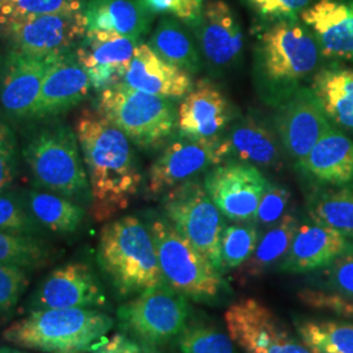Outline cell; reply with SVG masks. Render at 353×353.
<instances>
[{
    "instance_id": "cell-1",
    "label": "cell",
    "mask_w": 353,
    "mask_h": 353,
    "mask_svg": "<svg viewBox=\"0 0 353 353\" xmlns=\"http://www.w3.org/2000/svg\"><path fill=\"white\" fill-rule=\"evenodd\" d=\"M90 190V214L97 223L113 220L139 192L143 176L131 140L97 110L84 109L75 121Z\"/></svg>"
},
{
    "instance_id": "cell-2",
    "label": "cell",
    "mask_w": 353,
    "mask_h": 353,
    "mask_svg": "<svg viewBox=\"0 0 353 353\" xmlns=\"http://www.w3.org/2000/svg\"><path fill=\"white\" fill-rule=\"evenodd\" d=\"M321 57L313 32L297 19L268 26L254 49L252 77L261 99L278 108L316 72Z\"/></svg>"
},
{
    "instance_id": "cell-3",
    "label": "cell",
    "mask_w": 353,
    "mask_h": 353,
    "mask_svg": "<svg viewBox=\"0 0 353 353\" xmlns=\"http://www.w3.org/2000/svg\"><path fill=\"white\" fill-rule=\"evenodd\" d=\"M113 318L93 307L30 312L4 330L3 339L46 353H83L100 350L113 328Z\"/></svg>"
},
{
    "instance_id": "cell-4",
    "label": "cell",
    "mask_w": 353,
    "mask_h": 353,
    "mask_svg": "<svg viewBox=\"0 0 353 353\" xmlns=\"http://www.w3.org/2000/svg\"><path fill=\"white\" fill-rule=\"evenodd\" d=\"M97 262L112 287L123 297L166 283L150 228L137 216H122L102 227Z\"/></svg>"
},
{
    "instance_id": "cell-5",
    "label": "cell",
    "mask_w": 353,
    "mask_h": 353,
    "mask_svg": "<svg viewBox=\"0 0 353 353\" xmlns=\"http://www.w3.org/2000/svg\"><path fill=\"white\" fill-rule=\"evenodd\" d=\"M23 156L37 188L71 201H90L88 176L75 130L57 123L26 141Z\"/></svg>"
},
{
    "instance_id": "cell-6",
    "label": "cell",
    "mask_w": 353,
    "mask_h": 353,
    "mask_svg": "<svg viewBox=\"0 0 353 353\" xmlns=\"http://www.w3.org/2000/svg\"><path fill=\"white\" fill-rule=\"evenodd\" d=\"M94 106L141 150L159 148L176 128V109L172 99L140 92L123 81L100 92Z\"/></svg>"
},
{
    "instance_id": "cell-7",
    "label": "cell",
    "mask_w": 353,
    "mask_h": 353,
    "mask_svg": "<svg viewBox=\"0 0 353 353\" xmlns=\"http://www.w3.org/2000/svg\"><path fill=\"white\" fill-rule=\"evenodd\" d=\"M152 240L165 281L194 301H212L225 290L221 272L198 252L165 217L150 223Z\"/></svg>"
},
{
    "instance_id": "cell-8",
    "label": "cell",
    "mask_w": 353,
    "mask_h": 353,
    "mask_svg": "<svg viewBox=\"0 0 353 353\" xmlns=\"http://www.w3.org/2000/svg\"><path fill=\"white\" fill-rule=\"evenodd\" d=\"M164 217L221 272L220 246L224 216L198 179L170 190L161 198Z\"/></svg>"
},
{
    "instance_id": "cell-9",
    "label": "cell",
    "mask_w": 353,
    "mask_h": 353,
    "mask_svg": "<svg viewBox=\"0 0 353 353\" xmlns=\"http://www.w3.org/2000/svg\"><path fill=\"white\" fill-rule=\"evenodd\" d=\"M122 330L130 338L156 347L176 338L188 325V299L168 283L139 293L118 309Z\"/></svg>"
},
{
    "instance_id": "cell-10",
    "label": "cell",
    "mask_w": 353,
    "mask_h": 353,
    "mask_svg": "<svg viewBox=\"0 0 353 353\" xmlns=\"http://www.w3.org/2000/svg\"><path fill=\"white\" fill-rule=\"evenodd\" d=\"M228 160L225 141L181 137L168 144L150 166L145 194L151 199L163 198L170 190L198 179L202 173Z\"/></svg>"
},
{
    "instance_id": "cell-11",
    "label": "cell",
    "mask_w": 353,
    "mask_h": 353,
    "mask_svg": "<svg viewBox=\"0 0 353 353\" xmlns=\"http://www.w3.org/2000/svg\"><path fill=\"white\" fill-rule=\"evenodd\" d=\"M228 334L243 353H312L265 303L246 297L225 312Z\"/></svg>"
},
{
    "instance_id": "cell-12",
    "label": "cell",
    "mask_w": 353,
    "mask_h": 353,
    "mask_svg": "<svg viewBox=\"0 0 353 353\" xmlns=\"http://www.w3.org/2000/svg\"><path fill=\"white\" fill-rule=\"evenodd\" d=\"M261 170L246 163L224 161L204 176V189L224 217L234 223L254 221L268 186Z\"/></svg>"
},
{
    "instance_id": "cell-13",
    "label": "cell",
    "mask_w": 353,
    "mask_h": 353,
    "mask_svg": "<svg viewBox=\"0 0 353 353\" xmlns=\"http://www.w3.org/2000/svg\"><path fill=\"white\" fill-rule=\"evenodd\" d=\"M275 115V128L285 152L303 164L316 143L334 128L322 103L310 87H300L281 105Z\"/></svg>"
},
{
    "instance_id": "cell-14",
    "label": "cell",
    "mask_w": 353,
    "mask_h": 353,
    "mask_svg": "<svg viewBox=\"0 0 353 353\" xmlns=\"http://www.w3.org/2000/svg\"><path fill=\"white\" fill-rule=\"evenodd\" d=\"M88 32L85 13H58L24 23L0 26V33L12 50L51 55L72 50Z\"/></svg>"
},
{
    "instance_id": "cell-15",
    "label": "cell",
    "mask_w": 353,
    "mask_h": 353,
    "mask_svg": "<svg viewBox=\"0 0 353 353\" xmlns=\"http://www.w3.org/2000/svg\"><path fill=\"white\" fill-rule=\"evenodd\" d=\"M106 297L90 267L70 262L57 267L43 279L30 297V312L103 306Z\"/></svg>"
},
{
    "instance_id": "cell-16",
    "label": "cell",
    "mask_w": 353,
    "mask_h": 353,
    "mask_svg": "<svg viewBox=\"0 0 353 353\" xmlns=\"http://www.w3.org/2000/svg\"><path fill=\"white\" fill-rule=\"evenodd\" d=\"M232 106L224 93L210 80H198L176 109L181 137L219 140L232 123Z\"/></svg>"
},
{
    "instance_id": "cell-17",
    "label": "cell",
    "mask_w": 353,
    "mask_h": 353,
    "mask_svg": "<svg viewBox=\"0 0 353 353\" xmlns=\"http://www.w3.org/2000/svg\"><path fill=\"white\" fill-rule=\"evenodd\" d=\"M194 26L202 57L210 67L221 72L239 61L243 33L236 13L224 0H208Z\"/></svg>"
},
{
    "instance_id": "cell-18",
    "label": "cell",
    "mask_w": 353,
    "mask_h": 353,
    "mask_svg": "<svg viewBox=\"0 0 353 353\" xmlns=\"http://www.w3.org/2000/svg\"><path fill=\"white\" fill-rule=\"evenodd\" d=\"M54 55L11 50L0 83V105L6 113L13 118H32Z\"/></svg>"
},
{
    "instance_id": "cell-19",
    "label": "cell",
    "mask_w": 353,
    "mask_h": 353,
    "mask_svg": "<svg viewBox=\"0 0 353 353\" xmlns=\"http://www.w3.org/2000/svg\"><path fill=\"white\" fill-rule=\"evenodd\" d=\"M90 90L88 72L76 59L75 50L55 54L32 118H46L67 112L84 101Z\"/></svg>"
},
{
    "instance_id": "cell-20",
    "label": "cell",
    "mask_w": 353,
    "mask_h": 353,
    "mask_svg": "<svg viewBox=\"0 0 353 353\" xmlns=\"http://www.w3.org/2000/svg\"><path fill=\"white\" fill-rule=\"evenodd\" d=\"M300 16L322 57L353 62V0H316Z\"/></svg>"
},
{
    "instance_id": "cell-21",
    "label": "cell",
    "mask_w": 353,
    "mask_h": 353,
    "mask_svg": "<svg viewBox=\"0 0 353 353\" xmlns=\"http://www.w3.org/2000/svg\"><path fill=\"white\" fill-rule=\"evenodd\" d=\"M351 241L341 232L312 223L300 224L290 252L279 268L290 274H305L323 270L338 256L348 252Z\"/></svg>"
},
{
    "instance_id": "cell-22",
    "label": "cell",
    "mask_w": 353,
    "mask_h": 353,
    "mask_svg": "<svg viewBox=\"0 0 353 353\" xmlns=\"http://www.w3.org/2000/svg\"><path fill=\"white\" fill-rule=\"evenodd\" d=\"M131 88L165 99H182L194 87L189 72L165 62L148 43L140 42L122 80Z\"/></svg>"
},
{
    "instance_id": "cell-23",
    "label": "cell",
    "mask_w": 353,
    "mask_h": 353,
    "mask_svg": "<svg viewBox=\"0 0 353 353\" xmlns=\"http://www.w3.org/2000/svg\"><path fill=\"white\" fill-rule=\"evenodd\" d=\"M299 168L319 186L353 190V140L332 128Z\"/></svg>"
},
{
    "instance_id": "cell-24",
    "label": "cell",
    "mask_w": 353,
    "mask_h": 353,
    "mask_svg": "<svg viewBox=\"0 0 353 353\" xmlns=\"http://www.w3.org/2000/svg\"><path fill=\"white\" fill-rule=\"evenodd\" d=\"M228 159L236 157L241 163L256 168L278 170L283 166L281 143L279 137L254 117H245L229 125L223 135Z\"/></svg>"
},
{
    "instance_id": "cell-25",
    "label": "cell",
    "mask_w": 353,
    "mask_h": 353,
    "mask_svg": "<svg viewBox=\"0 0 353 353\" xmlns=\"http://www.w3.org/2000/svg\"><path fill=\"white\" fill-rule=\"evenodd\" d=\"M88 30H109L140 41L152 13L137 0H89L84 7Z\"/></svg>"
},
{
    "instance_id": "cell-26",
    "label": "cell",
    "mask_w": 353,
    "mask_h": 353,
    "mask_svg": "<svg viewBox=\"0 0 353 353\" xmlns=\"http://www.w3.org/2000/svg\"><path fill=\"white\" fill-rule=\"evenodd\" d=\"M299 227V219L293 214H285L275 225L265 229L250 258L234 270V279L243 284L262 278L274 265H280L290 252Z\"/></svg>"
},
{
    "instance_id": "cell-27",
    "label": "cell",
    "mask_w": 353,
    "mask_h": 353,
    "mask_svg": "<svg viewBox=\"0 0 353 353\" xmlns=\"http://www.w3.org/2000/svg\"><path fill=\"white\" fill-rule=\"evenodd\" d=\"M139 41L109 30H88L76 46L79 63L87 71L92 68H110L126 74Z\"/></svg>"
},
{
    "instance_id": "cell-28",
    "label": "cell",
    "mask_w": 353,
    "mask_h": 353,
    "mask_svg": "<svg viewBox=\"0 0 353 353\" xmlns=\"http://www.w3.org/2000/svg\"><path fill=\"white\" fill-rule=\"evenodd\" d=\"M310 89L330 119L353 130V70L328 67L313 76Z\"/></svg>"
},
{
    "instance_id": "cell-29",
    "label": "cell",
    "mask_w": 353,
    "mask_h": 353,
    "mask_svg": "<svg viewBox=\"0 0 353 353\" xmlns=\"http://www.w3.org/2000/svg\"><path fill=\"white\" fill-rule=\"evenodd\" d=\"M24 201L38 225L52 233H75L85 217L81 205L50 191H28Z\"/></svg>"
},
{
    "instance_id": "cell-30",
    "label": "cell",
    "mask_w": 353,
    "mask_h": 353,
    "mask_svg": "<svg viewBox=\"0 0 353 353\" xmlns=\"http://www.w3.org/2000/svg\"><path fill=\"white\" fill-rule=\"evenodd\" d=\"M148 45L165 62L189 72L190 75L198 74L202 67V59L195 43L174 17H164L159 23Z\"/></svg>"
},
{
    "instance_id": "cell-31",
    "label": "cell",
    "mask_w": 353,
    "mask_h": 353,
    "mask_svg": "<svg viewBox=\"0 0 353 353\" xmlns=\"http://www.w3.org/2000/svg\"><path fill=\"white\" fill-rule=\"evenodd\" d=\"M310 220L353 240V190L326 188L313 191L306 202Z\"/></svg>"
},
{
    "instance_id": "cell-32",
    "label": "cell",
    "mask_w": 353,
    "mask_h": 353,
    "mask_svg": "<svg viewBox=\"0 0 353 353\" xmlns=\"http://www.w3.org/2000/svg\"><path fill=\"white\" fill-rule=\"evenodd\" d=\"M299 338L312 353H353V323L331 319H296Z\"/></svg>"
},
{
    "instance_id": "cell-33",
    "label": "cell",
    "mask_w": 353,
    "mask_h": 353,
    "mask_svg": "<svg viewBox=\"0 0 353 353\" xmlns=\"http://www.w3.org/2000/svg\"><path fill=\"white\" fill-rule=\"evenodd\" d=\"M84 7L83 0H0V26L48 14L83 12Z\"/></svg>"
},
{
    "instance_id": "cell-34",
    "label": "cell",
    "mask_w": 353,
    "mask_h": 353,
    "mask_svg": "<svg viewBox=\"0 0 353 353\" xmlns=\"http://www.w3.org/2000/svg\"><path fill=\"white\" fill-rule=\"evenodd\" d=\"M259 239V227L254 221H241L225 227L220 246L221 274L243 265L255 250Z\"/></svg>"
},
{
    "instance_id": "cell-35",
    "label": "cell",
    "mask_w": 353,
    "mask_h": 353,
    "mask_svg": "<svg viewBox=\"0 0 353 353\" xmlns=\"http://www.w3.org/2000/svg\"><path fill=\"white\" fill-rule=\"evenodd\" d=\"M49 258L46 245L37 237L12 234L0 230V263L36 268Z\"/></svg>"
},
{
    "instance_id": "cell-36",
    "label": "cell",
    "mask_w": 353,
    "mask_h": 353,
    "mask_svg": "<svg viewBox=\"0 0 353 353\" xmlns=\"http://www.w3.org/2000/svg\"><path fill=\"white\" fill-rule=\"evenodd\" d=\"M176 343L182 353H239L229 334L203 323L186 325Z\"/></svg>"
},
{
    "instance_id": "cell-37",
    "label": "cell",
    "mask_w": 353,
    "mask_h": 353,
    "mask_svg": "<svg viewBox=\"0 0 353 353\" xmlns=\"http://www.w3.org/2000/svg\"><path fill=\"white\" fill-rule=\"evenodd\" d=\"M0 230L36 237L41 227L28 211L24 199L12 192H0Z\"/></svg>"
},
{
    "instance_id": "cell-38",
    "label": "cell",
    "mask_w": 353,
    "mask_h": 353,
    "mask_svg": "<svg viewBox=\"0 0 353 353\" xmlns=\"http://www.w3.org/2000/svg\"><path fill=\"white\" fill-rule=\"evenodd\" d=\"M316 290H325L344 300H353L352 252H344L323 268L321 287Z\"/></svg>"
},
{
    "instance_id": "cell-39",
    "label": "cell",
    "mask_w": 353,
    "mask_h": 353,
    "mask_svg": "<svg viewBox=\"0 0 353 353\" xmlns=\"http://www.w3.org/2000/svg\"><path fill=\"white\" fill-rule=\"evenodd\" d=\"M29 284L26 268L0 263V318L10 314Z\"/></svg>"
},
{
    "instance_id": "cell-40",
    "label": "cell",
    "mask_w": 353,
    "mask_h": 353,
    "mask_svg": "<svg viewBox=\"0 0 353 353\" xmlns=\"http://www.w3.org/2000/svg\"><path fill=\"white\" fill-rule=\"evenodd\" d=\"M290 191L280 186L268 183L265 194L259 202L256 214L254 217V223L259 228L268 229L275 225L285 214L287 207L290 204Z\"/></svg>"
},
{
    "instance_id": "cell-41",
    "label": "cell",
    "mask_w": 353,
    "mask_h": 353,
    "mask_svg": "<svg viewBox=\"0 0 353 353\" xmlns=\"http://www.w3.org/2000/svg\"><path fill=\"white\" fill-rule=\"evenodd\" d=\"M151 13H164L189 26H195L201 19L203 0H141Z\"/></svg>"
},
{
    "instance_id": "cell-42",
    "label": "cell",
    "mask_w": 353,
    "mask_h": 353,
    "mask_svg": "<svg viewBox=\"0 0 353 353\" xmlns=\"http://www.w3.org/2000/svg\"><path fill=\"white\" fill-rule=\"evenodd\" d=\"M17 174V145L12 130L0 121V192H4Z\"/></svg>"
},
{
    "instance_id": "cell-43",
    "label": "cell",
    "mask_w": 353,
    "mask_h": 353,
    "mask_svg": "<svg viewBox=\"0 0 353 353\" xmlns=\"http://www.w3.org/2000/svg\"><path fill=\"white\" fill-rule=\"evenodd\" d=\"M252 8L262 17L274 21L297 19V14L305 11L312 0H248Z\"/></svg>"
},
{
    "instance_id": "cell-44",
    "label": "cell",
    "mask_w": 353,
    "mask_h": 353,
    "mask_svg": "<svg viewBox=\"0 0 353 353\" xmlns=\"http://www.w3.org/2000/svg\"><path fill=\"white\" fill-rule=\"evenodd\" d=\"M299 299L309 307L318 310H328L338 316L353 319V300L339 299L328 292L321 290H306L299 292Z\"/></svg>"
},
{
    "instance_id": "cell-45",
    "label": "cell",
    "mask_w": 353,
    "mask_h": 353,
    "mask_svg": "<svg viewBox=\"0 0 353 353\" xmlns=\"http://www.w3.org/2000/svg\"><path fill=\"white\" fill-rule=\"evenodd\" d=\"M97 353H157L154 347L135 341L130 336L118 334L106 341Z\"/></svg>"
},
{
    "instance_id": "cell-46",
    "label": "cell",
    "mask_w": 353,
    "mask_h": 353,
    "mask_svg": "<svg viewBox=\"0 0 353 353\" xmlns=\"http://www.w3.org/2000/svg\"><path fill=\"white\" fill-rule=\"evenodd\" d=\"M0 353H23L17 350H13V348H7V347H1L0 348Z\"/></svg>"
},
{
    "instance_id": "cell-47",
    "label": "cell",
    "mask_w": 353,
    "mask_h": 353,
    "mask_svg": "<svg viewBox=\"0 0 353 353\" xmlns=\"http://www.w3.org/2000/svg\"><path fill=\"white\" fill-rule=\"evenodd\" d=\"M348 252H352L353 254V240L351 241V243H350V249H348Z\"/></svg>"
}]
</instances>
